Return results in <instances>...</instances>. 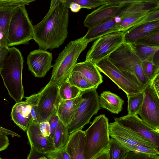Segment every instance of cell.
<instances>
[{"label":"cell","instance_id":"obj_3","mask_svg":"<svg viewBox=\"0 0 159 159\" xmlns=\"http://www.w3.org/2000/svg\"><path fill=\"white\" fill-rule=\"evenodd\" d=\"M89 43L83 37L72 41L59 53L53 66L51 77L49 82L58 86L67 81L81 52Z\"/></svg>","mask_w":159,"mask_h":159},{"label":"cell","instance_id":"obj_35","mask_svg":"<svg viewBox=\"0 0 159 159\" xmlns=\"http://www.w3.org/2000/svg\"><path fill=\"white\" fill-rule=\"evenodd\" d=\"M65 2L69 7L71 3H74L80 5L81 8L92 9L106 3L107 0H65Z\"/></svg>","mask_w":159,"mask_h":159},{"label":"cell","instance_id":"obj_50","mask_svg":"<svg viewBox=\"0 0 159 159\" xmlns=\"http://www.w3.org/2000/svg\"><path fill=\"white\" fill-rule=\"evenodd\" d=\"M0 159H5L2 158L1 157L0 155Z\"/></svg>","mask_w":159,"mask_h":159},{"label":"cell","instance_id":"obj_21","mask_svg":"<svg viewBox=\"0 0 159 159\" xmlns=\"http://www.w3.org/2000/svg\"><path fill=\"white\" fill-rule=\"evenodd\" d=\"M72 70L80 73L93 88H97L103 82L102 77L95 65L85 61L77 63Z\"/></svg>","mask_w":159,"mask_h":159},{"label":"cell","instance_id":"obj_25","mask_svg":"<svg viewBox=\"0 0 159 159\" xmlns=\"http://www.w3.org/2000/svg\"><path fill=\"white\" fill-rule=\"evenodd\" d=\"M18 7L16 6L0 7V46L8 47L7 38L10 21L12 15Z\"/></svg>","mask_w":159,"mask_h":159},{"label":"cell","instance_id":"obj_48","mask_svg":"<svg viewBox=\"0 0 159 159\" xmlns=\"http://www.w3.org/2000/svg\"><path fill=\"white\" fill-rule=\"evenodd\" d=\"M69 8L74 12H78L81 8L80 6L76 3H71L69 6Z\"/></svg>","mask_w":159,"mask_h":159},{"label":"cell","instance_id":"obj_32","mask_svg":"<svg viewBox=\"0 0 159 159\" xmlns=\"http://www.w3.org/2000/svg\"><path fill=\"white\" fill-rule=\"evenodd\" d=\"M67 81L82 91L93 88L83 75L76 71H72Z\"/></svg>","mask_w":159,"mask_h":159},{"label":"cell","instance_id":"obj_2","mask_svg":"<svg viewBox=\"0 0 159 159\" xmlns=\"http://www.w3.org/2000/svg\"><path fill=\"white\" fill-rule=\"evenodd\" d=\"M23 63L20 52L14 47H9L0 72L9 95L16 102L21 101L24 96L22 79Z\"/></svg>","mask_w":159,"mask_h":159},{"label":"cell","instance_id":"obj_38","mask_svg":"<svg viewBox=\"0 0 159 159\" xmlns=\"http://www.w3.org/2000/svg\"><path fill=\"white\" fill-rule=\"evenodd\" d=\"M125 159H159V156L130 151Z\"/></svg>","mask_w":159,"mask_h":159},{"label":"cell","instance_id":"obj_29","mask_svg":"<svg viewBox=\"0 0 159 159\" xmlns=\"http://www.w3.org/2000/svg\"><path fill=\"white\" fill-rule=\"evenodd\" d=\"M108 159H125L129 150L115 139L110 138L108 146Z\"/></svg>","mask_w":159,"mask_h":159},{"label":"cell","instance_id":"obj_5","mask_svg":"<svg viewBox=\"0 0 159 159\" xmlns=\"http://www.w3.org/2000/svg\"><path fill=\"white\" fill-rule=\"evenodd\" d=\"M107 58L119 69L134 75L138 80L143 91L150 84L143 73L142 61L136 54L132 44L124 42Z\"/></svg>","mask_w":159,"mask_h":159},{"label":"cell","instance_id":"obj_34","mask_svg":"<svg viewBox=\"0 0 159 159\" xmlns=\"http://www.w3.org/2000/svg\"><path fill=\"white\" fill-rule=\"evenodd\" d=\"M141 66L144 75L150 83L159 73V67L156 66L151 62L142 61Z\"/></svg>","mask_w":159,"mask_h":159},{"label":"cell","instance_id":"obj_1","mask_svg":"<svg viewBox=\"0 0 159 159\" xmlns=\"http://www.w3.org/2000/svg\"><path fill=\"white\" fill-rule=\"evenodd\" d=\"M69 8L65 0L51 1L47 14L33 25V39L39 49L51 50L64 43L68 34Z\"/></svg>","mask_w":159,"mask_h":159},{"label":"cell","instance_id":"obj_9","mask_svg":"<svg viewBox=\"0 0 159 159\" xmlns=\"http://www.w3.org/2000/svg\"><path fill=\"white\" fill-rule=\"evenodd\" d=\"M97 89L92 88L81 92L83 99L68 127L70 135L77 131L82 130L100 109Z\"/></svg>","mask_w":159,"mask_h":159},{"label":"cell","instance_id":"obj_37","mask_svg":"<svg viewBox=\"0 0 159 159\" xmlns=\"http://www.w3.org/2000/svg\"><path fill=\"white\" fill-rule=\"evenodd\" d=\"M39 94H34L29 97H25V101L30 105V107L31 113L32 117V120L38 122L36 117V112L37 107Z\"/></svg>","mask_w":159,"mask_h":159},{"label":"cell","instance_id":"obj_8","mask_svg":"<svg viewBox=\"0 0 159 159\" xmlns=\"http://www.w3.org/2000/svg\"><path fill=\"white\" fill-rule=\"evenodd\" d=\"M94 65L99 71L108 77L127 96L143 91L140 83L134 75L119 69L107 58Z\"/></svg>","mask_w":159,"mask_h":159},{"label":"cell","instance_id":"obj_49","mask_svg":"<svg viewBox=\"0 0 159 159\" xmlns=\"http://www.w3.org/2000/svg\"><path fill=\"white\" fill-rule=\"evenodd\" d=\"M39 159H47L45 156H43L40 158Z\"/></svg>","mask_w":159,"mask_h":159},{"label":"cell","instance_id":"obj_46","mask_svg":"<svg viewBox=\"0 0 159 159\" xmlns=\"http://www.w3.org/2000/svg\"><path fill=\"white\" fill-rule=\"evenodd\" d=\"M0 133L6 135H11L13 137L16 136L18 137H20V136L16 133L0 126Z\"/></svg>","mask_w":159,"mask_h":159},{"label":"cell","instance_id":"obj_23","mask_svg":"<svg viewBox=\"0 0 159 159\" xmlns=\"http://www.w3.org/2000/svg\"><path fill=\"white\" fill-rule=\"evenodd\" d=\"M84 131H77L70 135L66 149L71 159H85L84 148Z\"/></svg>","mask_w":159,"mask_h":159},{"label":"cell","instance_id":"obj_33","mask_svg":"<svg viewBox=\"0 0 159 159\" xmlns=\"http://www.w3.org/2000/svg\"><path fill=\"white\" fill-rule=\"evenodd\" d=\"M133 44L151 47H159V30L152 32L138 39Z\"/></svg>","mask_w":159,"mask_h":159},{"label":"cell","instance_id":"obj_10","mask_svg":"<svg viewBox=\"0 0 159 159\" xmlns=\"http://www.w3.org/2000/svg\"><path fill=\"white\" fill-rule=\"evenodd\" d=\"M125 32L117 31L97 39L86 54L85 61L94 64L107 58L124 42Z\"/></svg>","mask_w":159,"mask_h":159},{"label":"cell","instance_id":"obj_45","mask_svg":"<svg viewBox=\"0 0 159 159\" xmlns=\"http://www.w3.org/2000/svg\"><path fill=\"white\" fill-rule=\"evenodd\" d=\"M44 156V154L40 153L32 148H31L30 152L27 159H39Z\"/></svg>","mask_w":159,"mask_h":159},{"label":"cell","instance_id":"obj_12","mask_svg":"<svg viewBox=\"0 0 159 159\" xmlns=\"http://www.w3.org/2000/svg\"><path fill=\"white\" fill-rule=\"evenodd\" d=\"M143 91V102L138 115L148 126L159 132V96L150 84Z\"/></svg>","mask_w":159,"mask_h":159},{"label":"cell","instance_id":"obj_36","mask_svg":"<svg viewBox=\"0 0 159 159\" xmlns=\"http://www.w3.org/2000/svg\"><path fill=\"white\" fill-rule=\"evenodd\" d=\"M44 156L47 159H71L66 146L49 152L45 154Z\"/></svg>","mask_w":159,"mask_h":159},{"label":"cell","instance_id":"obj_27","mask_svg":"<svg viewBox=\"0 0 159 159\" xmlns=\"http://www.w3.org/2000/svg\"><path fill=\"white\" fill-rule=\"evenodd\" d=\"M132 44L136 54L142 61H146L153 63L156 57L159 55V47Z\"/></svg>","mask_w":159,"mask_h":159},{"label":"cell","instance_id":"obj_4","mask_svg":"<svg viewBox=\"0 0 159 159\" xmlns=\"http://www.w3.org/2000/svg\"><path fill=\"white\" fill-rule=\"evenodd\" d=\"M108 119L104 114L96 116L84 131L85 159H93L108 145L110 140Z\"/></svg>","mask_w":159,"mask_h":159},{"label":"cell","instance_id":"obj_39","mask_svg":"<svg viewBox=\"0 0 159 159\" xmlns=\"http://www.w3.org/2000/svg\"><path fill=\"white\" fill-rule=\"evenodd\" d=\"M34 1V0H0V7L25 6Z\"/></svg>","mask_w":159,"mask_h":159},{"label":"cell","instance_id":"obj_26","mask_svg":"<svg viewBox=\"0 0 159 159\" xmlns=\"http://www.w3.org/2000/svg\"><path fill=\"white\" fill-rule=\"evenodd\" d=\"M153 11L133 14L122 18L116 22L118 31L125 32L130 28L139 25Z\"/></svg>","mask_w":159,"mask_h":159},{"label":"cell","instance_id":"obj_19","mask_svg":"<svg viewBox=\"0 0 159 159\" xmlns=\"http://www.w3.org/2000/svg\"><path fill=\"white\" fill-rule=\"evenodd\" d=\"M117 31L115 17L112 16L89 29L82 37L85 41L89 43L105 35Z\"/></svg>","mask_w":159,"mask_h":159},{"label":"cell","instance_id":"obj_44","mask_svg":"<svg viewBox=\"0 0 159 159\" xmlns=\"http://www.w3.org/2000/svg\"><path fill=\"white\" fill-rule=\"evenodd\" d=\"M150 84L159 96V73L152 80Z\"/></svg>","mask_w":159,"mask_h":159},{"label":"cell","instance_id":"obj_28","mask_svg":"<svg viewBox=\"0 0 159 159\" xmlns=\"http://www.w3.org/2000/svg\"><path fill=\"white\" fill-rule=\"evenodd\" d=\"M69 136L67 128L59 121L52 138L55 149H61L66 146Z\"/></svg>","mask_w":159,"mask_h":159},{"label":"cell","instance_id":"obj_31","mask_svg":"<svg viewBox=\"0 0 159 159\" xmlns=\"http://www.w3.org/2000/svg\"><path fill=\"white\" fill-rule=\"evenodd\" d=\"M82 91L72 86L67 81L58 86V92L61 99L70 100L80 95Z\"/></svg>","mask_w":159,"mask_h":159},{"label":"cell","instance_id":"obj_20","mask_svg":"<svg viewBox=\"0 0 159 159\" xmlns=\"http://www.w3.org/2000/svg\"><path fill=\"white\" fill-rule=\"evenodd\" d=\"M11 116L14 122L21 129L26 132L32 119L30 106L25 101L16 102L12 107Z\"/></svg>","mask_w":159,"mask_h":159},{"label":"cell","instance_id":"obj_14","mask_svg":"<svg viewBox=\"0 0 159 159\" xmlns=\"http://www.w3.org/2000/svg\"><path fill=\"white\" fill-rule=\"evenodd\" d=\"M52 53L39 49L31 52L28 55L27 63L28 69L36 77L43 78L53 67Z\"/></svg>","mask_w":159,"mask_h":159},{"label":"cell","instance_id":"obj_30","mask_svg":"<svg viewBox=\"0 0 159 159\" xmlns=\"http://www.w3.org/2000/svg\"><path fill=\"white\" fill-rule=\"evenodd\" d=\"M144 93L143 91L127 96L128 114L138 115L143 104Z\"/></svg>","mask_w":159,"mask_h":159},{"label":"cell","instance_id":"obj_7","mask_svg":"<svg viewBox=\"0 0 159 159\" xmlns=\"http://www.w3.org/2000/svg\"><path fill=\"white\" fill-rule=\"evenodd\" d=\"M33 25L25 6L18 7L12 15L9 24L7 47L27 43L33 39Z\"/></svg>","mask_w":159,"mask_h":159},{"label":"cell","instance_id":"obj_6","mask_svg":"<svg viewBox=\"0 0 159 159\" xmlns=\"http://www.w3.org/2000/svg\"><path fill=\"white\" fill-rule=\"evenodd\" d=\"M109 135L130 151L159 156V150L150 142L114 121L109 123Z\"/></svg>","mask_w":159,"mask_h":159},{"label":"cell","instance_id":"obj_18","mask_svg":"<svg viewBox=\"0 0 159 159\" xmlns=\"http://www.w3.org/2000/svg\"><path fill=\"white\" fill-rule=\"evenodd\" d=\"M83 99V96L81 93L80 95L72 99L61 100L57 114L59 120L67 129L69 124Z\"/></svg>","mask_w":159,"mask_h":159},{"label":"cell","instance_id":"obj_17","mask_svg":"<svg viewBox=\"0 0 159 159\" xmlns=\"http://www.w3.org/2000/svg\"><path fill=\"white\" fill-rule=\"evenodd\" d=\"M122 5L107 2L87 15L83 22L84 26L89 29L109 17L115 16Z\"/></svg>","mask_w":159,"mask_h":159},{"label":"cell","instance_id":"obj_24","mask_svg":"<svg viewBox=\"0 0 159 159\" xmlns=\"http://www.w3.org/2000/svg\"><path fill=\"white\" fill-rule=\"evenodd\" d=\"M99 97L100 108L115 114H118L122 110L124 101L116 94L104 91Z\"/></svg>","mask_w":159,"mask_h":159},{"label":"cell","instance_id":"obj_13","mask_svg":"<svg viewBox=\"0 0 159 159\" xmlns=\"http://www.w3.org/2000/svg\"><path fill=\"white\" fill-rule=\"evenodd\" d=\"M115 121L150 142L158 149H159V132L147 125L137 115H127L115 118Z\"/></svg>","mask_w":159,"mask_h":159},{"label":"cell","instance_id":"obj_47","mask_svg":"<svg viewBox=\"0 0 159 159\" xmlns=\"http://www.w3.org/2000/svg\"><path fill=\"white\" fill-rule=\"evenodd\" d=\"M93 159H108V147Z\"/></svg>","mask_w":159,"mask_h":159},{"label":"cell","instance_id":"obj_40","mask_svg":"<svg viewBox=\"0 0 159 159\" xmlns=\"http://www.w3.org/2000/svg\"><path fill=\"white\" fill-rule=\"evenodd\" d=\"M59 121L57 114L51 117L48 120L50 127V136L52 139Z\"/></svg>","mask_w":159,"mask_h":159},{"label":"cell","instance_id":"obj_15","mask_svg":"<svg viewBox=\"0 0 159 159\" xmlns=\"http://www.w3.org/2000/svg\"><path fill=\"white\" fill-rule=\"evenodd\" d=\"M26 132L31 148L37 152L45 154L55 149L52 139L44 137L40 131L39 123L32 119Z\"/></svg>","mask_w":159,"mask_h":159},{"label":"cell","instance_id":"obj_42","mask_svg":"<svg viewBox=\"0 0 159 159\" xmlns=\"http://www.w3.org/2000/svg\"><path fill=\"white\" fill-rule=\"evenodd\" d=\"M7 135L0 133V152L6 149L9 145Z\"/></svg>","mask_w":159,"mask_h":159},{"label":"cell","instance_id":"obj_41","mask_svg":"<svg viewBox=\"0 0 159 159\" xmlns=\"http://www.w3.org/2000/svg\"><path fill=\"white\" fill-rule=\"evenodd\" d=\"M39 127L41 133L44 137H51L50 136V125L48 121H44L39 123Z\"/></svg>","mask_w":159,"mask_h":159},{"label":"cell","instance_id":"obj_16","mask_svg":"<svg viewBox=\"0 0 159 159\" xmlns=\"http://www.w3.org/2000/svg\"><path fill=\"white\" fill-rule=\"evenodd\" d=\"M159 8L158 0H137L135 2L122 4L115 14L116 22L129 15L143 12L153 11Z\"/></svg>","mask_w":159,"mask_h":159},{"label":"cell","instance_id":"obj_43","mask_svg":"<svg viewBox=\"0 0 159 159\" xmlns=\"http://www.w3.org/2000/svg\"><path fill=\"white\" fill-rule=\"evenodd\" d=\"M8 48L4 46H0V72L2 68L4 61L8 53Z\"/></svg>","mask_w":159,"mask_h":159},{"label":"cell","instance_id":"obj_22","mask_svg":"<svg viewBox=\"0 0 159 159\" xmlns=\"http://www.w3.org/2000/svg\"><path fill=\"white\" fill-rule=\"evenodd\" d=\"M159 30V20L134 26L125 32L124 42L134 43L138 39Z\"/></svg>","mask_w":159,"mask_h":159},{"label":"cell","instance_id":"obj_11","mask_svg":"<svg viewBox=\"0 0 159 159\" xmlns=\"http://www.w3.org/2000/svg\"><path fill=\"white\" fill-rule=\"evenodd\" d=\"M38 93L36 117L39 123L48 121L51 117L57 114L61 99L58 86L49 82Z\"/></svg>","mask_w":159,"mask_h":159}]
</instances>
